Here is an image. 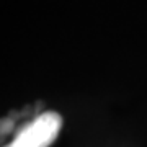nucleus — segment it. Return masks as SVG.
<instances>
[{"instance_id":"nucleus-1","label":"nucleus","mask_w":147,"mask_h":147,"mask_svg":"<svg viewBox=\"0 0 147 147\" xmlns=\"http://www.w3.org/2000/svg\"><path fill=\"white\" fill-rule=\"evenodd\" d=\"M62 126V118L56 111H44L23 126L16 134V141L30 147H49L56 141Z\"/></svg>"},{"instance_id":"nucleus-2","label":"nucleus","mask_w":147,"mask_h":147,"mask_svg":"<svg viewBox=\"0 0 147 147\" xmlns=\"http://www.w3.org/2000/svg\"><path fill=\"white\" fill-rule=\"evenodd\" d=\"M7 147H30V146H26V144H23V142H20V141L15 139V141L11 142V144H8Z\"/></svg>"}]
</instances>
